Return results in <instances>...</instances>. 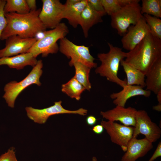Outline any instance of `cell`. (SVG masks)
I'll list each match as a JSON object with an SVG mask.
<instances>
[{
  "label": "cell",
  "instance_id": "cell-1",
  "mask_svg": "<svg viewBox=\"0 0 161 161\" xmlns=\"http://www.w3.org/2000/svg\"><path fill=\"white\" fill-rule=\"evenodd\" d=\"M41 10L39 8L23 14L5 13L7 24L2 34L1 40H6L14 35L24 38H35L38 33L46 30L39 17Z\"/></svg>",
  "mask_w": 161,
  "mask_h": 161
},
{
  "label": "cell",
  "instance_id": "cell-2",
  "mask_svg": "<svg viewBox=\"0 0 161 161\" xmlns=\"http://www.w3.org/2000/svg\"><path fill=\"white\" fill-rule=\"evenodd\" d=\"M161 57V39L150 32L133 49L126 52L124 61L145 75L153 64Z\"/></svg>",
  "mask_w": 161,
  "mask_h": 161
},
{
  "label": "cell",
  "instance_id": "cell-3",
  "mask_svg": "<svg viewBox=\"0 0 161 161\" xmlns=\"http://www.w3.org/2000/svg\"><path fill=\"white\" fill-rule=\"evenodd\" d=\"M108 44L109 49V52L97 54V58L101 64L96 68L95 72L123 88L127 85L126 79H120L118 76V73L120 62L126 57V52L110 43Z\"/></svg>",
  "mask_w": 161,
  "mask_h": 161
},
{
  "label": "cell",
  "instance_id": "cell-4",
  "mask_svg": "<svg viewBox=\"0 0 161 161\" xmlns=\"http://www.w3.org/2000/svg\"><path fill=\"white\" fill-rule=\"evenodd\" d=\"M69 32L65 24L61 23L55 28L46 31L44 36L37 40L27 52L32 53L36 58L40 54L46 57L50 54H56L59 49L57 41L65 37Z\"/></svg>",
  "mask_w": 161,
  "mask_h": 161
},
{
  "label": "cell",
  "instance_id": "cell-5",
  "mask_svg": "<svg viewBox=\"0 0 161 161\" xmlns=\"http://www.w3.org/2000/svg\"><path fill=\"white\" fill-rule=\"evenodd\" d=\"M140 1L134 0L110 16L111 26L119 35L123 36L131 25H135L143 18Z\"/></svg>",
  "mask_w": 161,
  "mask_h": 161
},
{
  "label": "cell",
  "instance_id": "cell-6",
  "mask_svg": "<svg viewBox=\"0 0 161 161\" xmlns=\"http://www.w3.org/2000/svg\"><path fill=\"white\" fill-rule=\"evenodd\" d=\"M43 67L42 61L38 60L36 65L24 79L19 82L12 81L6 84L4 89L5 92L3 97L9 107H14L16 98L28 86L32 84H36L38 86L41 85L40 79L42 74Z\"/></svg>",
  "mask_w": 161,
  "mask_h": 161
},
{
  "label": "cell",
  "instance_id": "cell-7",
  "mask_svg": "<svg viewBox=\"0 0 161 161\" xmlns=\"http://www.w3.org/2000/svg\"><path fill=\"white\" fill-rule=\"evenodd\" d=\"M59 51L68 58L70 66L75 62L80 63L90 68H96L97 64L95 59L90 54L89 47L84 45H77L66 37L60 40Z\"/></svg>",
  "mask_w": 161,
  "mask_h": 161
},
{
  "label": "cell",
  "instance_id": "cell-8",
  "mask_svg": "<svg viewBox=\"0 0 161 161\" xmlns=\"http://www.w3.org/2000/svg\"><path fill=\"white\" fill-rule=\"evenodd\" d=\"M61 100L54 102V104L49 107L41 109L27 107L25 110L28 117L35 123L40 124L45 123L50 116L54 115L64 114H77L85 116L87 114V110L80 108L76 110H70L64 108Z\"/></svg>",
  "mask_w": 161,
  "mask_h": 161
},
{
  "label": "cell",
  "instance_id": "cell-9",
  "mask_svg": "<svg viewBox=\"0 0 161 161\" xmlns=\"http://www.w3.org/2000/svg\"><path fill=\"white\" fill-rule=\"evenodd\" d=\"M39 18L46 29H53L63 19L64 4L59 0H42Z\"/></svg>",
  "mask_w": 161,
  "mask_h": 161
},
{
  "label": "cell",
  "instance_id": "cell-10",
  "mask_svg": "<svg viewBox=\"0 0 161 161\" xmlns=\"http://www.w3.org/2000/svg\"><path fill=\"white\" fill-rule=\"evenodd\" d=\"M135 117V123L134 127L133 137H137L139 134H142L152 143L160 138V128L151 121L145 111L137 110Z\"/></svg>",
  "mask_w": 161,
  "mask_h": 161
},
{
  "label": "cell",
  "instance_id": "cell-11",
  "mask_svg": "<svg viewBox=\"0 0 161 161\" xmlns=\"http://www.w3.org/2000/svg\"><path fill=\"white\" fill-rule=\"evenodd\" d=\"M100 124L109 134L111 141L126 151L129 142L133 137L134 127L119 124L114 122L102 120Z\"/></svg>",
  "mask_w": 161,
  "mask_h": 161
},
{
  "label": "cell",
  "instance_id": "cell-12",
  "mask_svg": "<svg viewBox=\"0 0 161 161\" xmlns=\"http://www.w3.org/2000/svg\"><path fill=\"white\" fill-rule=\"evenodd\" d=\"M150 32L144 17L136 24L131 26L121 39L123 47L131 51Z\"/></svg>",
  "mask_w": 161,
  "mask_h": 161
},
{
  "label": "cell",
  "instance_id": "cell-13",
  "mask_svg": "<svg viewBox=\"0 0 161 161\" xmlns=\"http://www.w3.org/2000/svg\"><path fill=\"white\" fill-rule=\"evenodd\" d=\"M37 40L36 38H24L12 35L6 40L5 47L0 49V58L27 52Z\"/></svg>",
  "mask_w": 161,
  "mask_h": 161
},
{
  "label": "cell",
  "instance_id": "cell-14",
  "mask_svg": "<svg viewBox=\"0 0 161 161\" xmlns=\"http://www.w3.org/2000/svg\"><path fill=\"white\" fill-rule=\"evenodd\" d=\"M137 110L135 108L130 106L125 108L116 106L111 109L105 112L101 111L100 114L108 121H118L124 125L134 127Z\"/></svg>",
  "mask_w": 161,
  "mask_h": 161
},
{
  "label": "cell",
  "instance_id": "cell-15",
  "mask_svg": "<svg viewBox=\"0 0 161 161\" xmlns=\"http://www.w3.org/2000/svg\"><path fill=\"white\" fill-rule=\"evenodd\" d=\"M137 138L133 137L130 140L121 161H136L144 156L153 148V143L145 137L140 139Z\"/></svg>",
  "mask_w": 161,
  "mask_h": 161
},
{
  "label": "cell",
  "instance_id": "cell-16",
  "mask_svg": "<svg viewBox=\"0 0 161 161\" xmlns=\"http://www.w3.org/2000/svg\"><path fill=\"white\" fill-rule=\"evenodd\" d=\"M151 93V92L140 86L126 85L120 91L111 94L110 97L113 100V102L114 105L125 107L127 101L130 98L137 96L148 97Z\"/></svg>",
  "mask_w": 161,
  "mask_h": 161
},
{
  "label": "cell",
  "instance_id": "cell-17",
  "mask_svg": "<svg viewBox=\"0 0 161 161\" xmlns=\"http://www.w3.org/2000/svg\"><path fill=\"white\" fill-rule=\"evenodd\" d=\"M37 61L32 53L27 52L12 56L0 58V66L7 65L10 68L19 70L27 66L33 67Z\"/></svg>",
  "mask_w": 161,
  "mask_h": 161
},
{
  "label": "cell",
  "instance_id": "cell-18",
  "mask_svg": "<svg viewBox=\"0 0 161 161\" xmlns=\"http://www.w3.org/2000/svg\"><path fill=\"white\" fill-rule=\"evenodd\" d=\"M106 14L95 10L88 3L81 13L80 25L84 36L87 38L89 29L94 25L102 22V17Z\"/></svg>",
  "mask_w": 161,
  "mask_h": 161
},
{
  "label": "cell",
  "instance_id": "cell-19",
  "mask_svg": "<svg viewBox=\"0 0 161 161\" xmlns=\"http://www.w3.org/2000/svg\"><path fill=\"white\" fill-rule=\"evenodd\" d=\"M145 77L146 89L157 95L161 90V57L153 64Z\"/></svg>",
  "mask_w": 161,
  "mask_h": 161
},
{
  "label": "cell",
  "instance_id": "cell-20",
  "mask_svg": "<svg viewBox=\"0 0 161 161\" xmlns=\"http://www.w3.org/2000/svg\"><path fill=\"white\" fill-rule=\"evenodd\" d=\"M87 4V0H80L78 3L71 5L64 4L63 18L66 19L73 27H77L80 24L82 12Z\"/></svg>",
  "mask_w": 161,
  "mask_h": 161
},
{
  "label": "cell",
  "instance_id": "cell-21",
  "mask_svg": "<svg viewBox=\"0 0 161 161\" xmlns=\"http://www.w3.org/2000/svg\"><path fill=\"white\" fill-rule=\"evenodd\" d=\"M120 64L126 75L127 85L138 86L143 88L145 87V77L144 73L126 62L124 60L121 61Z\"/></svg>",
  "mask_w": 161,
  "mask_h": 161
},
{
  "label": "cell",
  "instance_id": "cell-22",
  "mask_svg": "<svg viewBox=\"0 0 161 161\" xmlns=\"http://www.w3.org/2000/svg\"><path fill=\"white\" fill-rule=\"evenodd\" d=\"M85 88L74 76L68 82L62 84L61 91L72 98L79 100Z\"/></svg>",
  "mask_w": 161,
  "mask_h": 161
},
{
  "label": "cell",
  "instance_id": "cell-23",
  "mask_svg": "<svg viewBox=\"0 0 161 161\" xmlns=\"http://www.w3.org/2000/svg\"><path fill=\"white\" fill-rule=\"evenodd\" d=\"M73 66L74 67L75 70L74 77L86 90L89 91L91 88V84L89 80L91 69L78 62L74 63Z\"/></svg>",
  "mask_w": 161,
  "mask_h": 161
},
{
  "label": "cell",
  "instance_id": "cell-24",
  "mask_svg": "<svg viewBox=\"0 0 161 161\" xmlns=\"http://www.w3.org/2000/svg\"><path fill=\"white\" fill-rule=\"evenodd\" d=\"M142 2L141 12L142 15L147 14L161 18V0H142Z\"/></svg>",
  "mask_w": 161,
  "mask_h": 161
},
{
  "label": "cell",
  "instance_id": "cell-25",
  "mask_svg": "<svg viewBox=\"0 0 161 161\" xmlns=\"http://www.w3.org/2000/svg\"><path fill=\"white\" fill-rule=\"evenodd\" d=\"M4 10L5 13L21 14L28 13L30 11L26 0H7Z\"/></svg>",
  "mask_w": 161,
  "mask_h": 161
},
{
  "label": "cell",
  "instance_id": "cell-26",
  "mask_svg": "<svg viewBox=\"0 0 161 161\" xmlns=\"http://www.w3.org/2000/svg\"><path fill=\"white\" fill-rule=\"evenodd\" d=\"M134 0H101L106 14L111 16Z\"/></svg>",
  "mask_w": 161,
  "mask_h": 161
},
{
  "label": "cell",
  "instance_id": "cell-27",
  "mask_svg": "<svg viewBox=\"0 0 161 161\" xmlns=\"http://www.w3.org/2000/svg\"><path fill=\"white\" fill-rule=\"evenodd\" d=\"M143 16L149 27L150 33L156 38L161 39V19L147 14H143Z\"/></svg>",
  "mask_w": 161,
  "mask_h": 161
},
{
  "label": "cell",
  "instance_id": "cell-28",
  "mask_svg": "<svg viewBox=\"0 0 161 161\" xmlns=\"http://www.w3.org/2000/svg\"><path fill=\"white\" fill-rule=\"evenodd\" d=\"M6 3V0H0V41L2 34L7 24L4 10Z\"/></svg>",
  "mask_w": 161,
  "mask_h": 161
},
{
  "label": "cell",
  "instance_id": "cell-29",
  "mask_svg": "<svg viewBox=\"0 0 161 161\" xmlns=\"http://www.w3.org/2000/svg\"><path fill=\"white\" fill-rule=\"evenodd\" d=\"M15 148H9L6 152L0 156V161H18L16 157Z\"/></svg>",
  "mask_w": 161,
  "mask_h": 161
},
{
  "label": "cell",
  "instance_id": "cell-30",
  "mask_svg": "<svg viewBox=\"0 0 161 161\" xmlns=\"http://www.w3.org/2000/svg\"><path fill=\"white\" fill-rule=\"evenodd\" d=\"M88 3L96 11L106 14V13L101 0H87Z\"/></svg>",
  "mask_w": 161,
  "mask_h": 161
},
{
  "label": "cell",
  "instance_id": "cell-31",
  "mask_svg": "<svg viewBox=\"0 0 161 161\" xmlns=\"http://www.w3.org/2000/svg\"><path fill=\"white\" fill-rule=\"evenodd\" d=\"M161 156V142L158 143L154 154L148 161H154L157 158Z\"/></svg>",
  "mask_w": 161,
  "mask_h": 161
},
{
  "label": "cell",
  "instance_id": "cell-32",
  "mask_svg": "<svg viewBox=\"0 0 161 161\" xmlns=\"http://www.w3.org/2000/svg\"><path fill=\"white\" fill-rule=\"evenodd\" d=\"M97 119L94 116L90 115L88 116L86 119L87 124L89 126H93L97 123Z\"/></svg>",
  "mask_w": 161,
  "mask_h": 161
},
{
  "label": "cell",
  "instance_id": "cell-33",
  "mask_svg": "<svg viewBox=\"0 0 161 161\" xmlns=\"http://www.w3.org/2000/svg\"><path fill=\"white\" fill-rule=\"evenodd\" d=\"M93 132L97 134H102L104 131V128L100 125H97L94 126L92 129Z\"/></svg>",
  "mask_w": 161,
  "mask_h": 161
},
{
  "label": "cell",
  "instance_id": "cell-34",
  "mask_svg": "<svg viewBox=\"0 0 161 161\" xmlns=\"http://www.w3.org/2000/svg\"><path fill=\"white\" fill-rule=\"evenodd\" d=\"M26 1L30 11L37 10L36 0H26Z\"/></svg>",
  "mask_w": 161,
  "mask_h": 161
},
{
  "label": "cell",
  "instance_id": "cell-35",
  "mask_svg": "<svg viewBox=\"0 0 161 161\" xmlns=\"http://www.w3.org/2000/svg\"><path fill=\"white\" fill-rule=\"evenodd\" d=\"M80 0H67L66 1L65 4L71 5L75 4L80 1Z\"/></svg>",
  "mask_w": 161,
  "mask_h": 161
},
{
  "label": "cell",
  "instance_id": "cell-36",
  "mask_svg": "<svg viewBox=\"0 0 161 161\" xmlns=\"http://www.w3.org/2000/svg\"><path fill=\"white\" fill-rule=\"evenodd\" d=\"M157 99L158 102V104L161 105V90L157 94Z\"/></svg>",
  "mask_w": 161,
  "mask_h": 161
},
{
  "label": "cell",
  "instance_id": "cell-37",
  "mask_svg": "<svg viewBox=\"0 0 161 161\" xmlns=\"http://www.w3.org/2000/svg\"><path fill=\"white\" fill-rule=\"evenodd\" d=\"M153 109L156 111L161 112V105L158 104V105L154 106L153 107Z\"/></svg>",
  "mask_w": 161,
  "mask_h": 161
},
{
  "label": "cell",
  "instance_id": "cell-38",
  "mask_svg": "<svg viewBox=\"0 0 161 161\" xmlns=\"http://www.w3.org/2000/svg\"><path fill=\"white\" fill-rule=\"evenodd\" d=\"M92 161H97V160L96 157H93L92 158Z\"/></svg>",
  "mask_w": 161,
  "mask_h": 161
}]
</instances>
